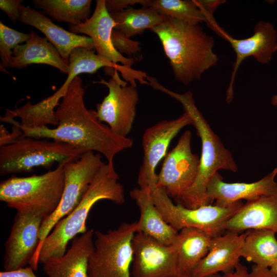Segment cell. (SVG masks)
<instances>
[{"label":"cell","mask_w":277,"mask_h":277,"mask_svg":"<svg viewBox=\"0 0 277 277\" xmlns=\"http://www.w3.org/2000/svg\"><path fill=\"white\" fill-rule=\"evenodd\" d=\"M64 165L39 175H12L0 183V201L19 212L39 214L44 219L57 208L64 186Z\"/></svg>","instance_id":"cell-5"},{"label":"cell","mask_w":277,"mask_h":277,"mask_svg":"<svg viewBox=\"0 0 277 277\" xmlns=\"http://www.w3.org/2000/svg\"><path fill=\"white\" fill-rule=\"evenodd\" d=\"M191 131H185L165 156L157 175L156 186L163 188L170 198L181 200L196 178L200 158L191 150Z\"/></svg>","instance_id":"cell-12"},{"label":"cell","mask_w":277,"mask_h":277,"mask_svg":"<svg viewBox=\"0 0 277 277\" xmlns=\"http://www.w3.org/2000/svg\"><path fill=\"white\" fill-rule=\"evenodd\" d=\"M43 32L48 40L57 49L64 62L69 64V56L72 51L78 47L94 48L89 37L80 35L67 31L54 24L44 13L31 7L22 5L18 20Z\"/></svg>","instance_id":"cell-19"},{"label":"cell","mask_w":277,"mask_h":277,"mask_svg":"<svg viewBox=\"0 0 277 277\" xmlns=\"http://www.w3.org/2000/svg\"><path fill=\"white\" fill-rule=\"evenodd\" d=\"M106 6L110 13L121 12L135 4H140L144 7H148L150 0H107Z\"/></svg>","instance_id":"cell-31"},{"label":"cell","mask_w":277,"mask_h":277,"mask_svg":"<svg viewBox=\"0 0 277 277\" xmlns=\"http://www.w3.org/2000/svg\"><path fill=\"white\" fill-rule=\"evenodd\" d=\"M30 34L24 33L13 29L0 22V57L1 68L9 67L13 49L18 45L25 43Z\"/></svg>","instance_id":"cell-29"},{"label":"cell","mask_w":277,"mask_h":277,"mask_svg":"<svg viewBox=\"0 0 277 277\" xmlns=\"http://www.w3.org/2000/svg\"><path fill=\"white\" fill-rule=\"evenodd\" d=\"M152 86L181 104L184 112L191 117L192 125L201 141L202 152L198 173L194 183L180 200L181 204L191 209L209 205L206 190L210 179L220 169L236 172L238 166L230 152L224 147L196 106L191 91L177 93L166 88L157 81L153 83Z\"/></svg>","instance_id":"cell-4"},{"label":"cell","mask_w":277,"mask_h":277,"mask_svg":"<svg viewBox=\"0 0 277 277\" xmlns=\"http://www.w3.org/2000/svg\"><path fill=\"white\" fill-rule=\"evenodd\" d=\"M22 0H1L0 8L14 24L19 20Z\"/></svg>","instance_id":"cell-33"},{"label":"cell","mask_w":277,"mask_h":277,"mask_svg":"<svg viewBox=\"0 0 277 277\" xmlns=\"http://www.w3.org/2000/svg\"><path fill=\"white\" fill-rule=\"evenodd\" d=\"M133 277H177V262L172 244L168 245L142 232L132 241Z\"/></svg>","instance_id":"cell-14"},{"label":"cell","mask_w":277,"mask_h":277,"mask_svg":"<svg viewBox=\"0 0 277 277\" xmlns=\"http://www.w3.org/2000/svg\"><path fill=\"white\" fill-rule=\"evenodd\" d=\"M150 30L159 38L176 81L187 85L217 64L214 38L200 24L167 17Z\"/></svg>","instance_id":"cell-2"},{"label":"cell","mask_w":277,"mask_h":277,"mask_svg":"<svg viewBox=\"0 0 277 277\" xmlns=\"http://www.w3.org/2000/svg\"><path fill=\"white\" fill-rule=\"evenodd\" d=\"M203 14L213 15L216 10L226 3L224 0H195Z\"/></svg>","instance_id":"cell-34"},{"label":"cell","mask_w":277,"mask_h":277,"mask_svg":"<svg viewBox=\"0 0 277 277\" xmlns=\"http://www.w3.org/2000/svg\"><path fill=\"white\" fill-rule=\"evenodd\" d=\"M249 277H277V274L270 268H261L253 265L249 271Z\"/></svg>","instance_id":"cell-36"},{"label":"cell","mask_w":277,"mask_h":277,"mask_svg":"<svg viewBox=\"0 0 277 277\" xmlns=\"http://www.w3.org/2000/svg\"><path fill=\"white\" fill-rule=\"evenodd\" d=\"M273 272L277 274V260L270 268Z\"/></svg>","instance_id":"cell-39"},{"label":"cell","mask_w":277,"mask_h":277,"mask_svg":"<svg viewBox=\"0 0 277 277\" xmlns=\"http://www.w3.org/2000/svg\"><path fill=\"white\" fill-rule=\"evenodd\" d=\"M8 123H12L13 125L12 132L10 133L3 125H1L0 146L11 144L24 136V133L19 127V123L15 121L13 119Z\"/></svg>","instance_id":"cell-32"},{"label":"cell","mask_w":277,"mask_h":277,"mask_svg":"<svg viewBox=\"0 0 277 277\" xmlns=\"http://www.w3.org/2000/svg\"><path fill=\"white\" fill-rule=\"evenodd\" d=\"M94 232L91 229L76 236L64 255L46 261L43 264L46 274L48 277H88V264L94 248Z\"/></svg>","instance_id":"cell-21"},{"label":"cell","mask_w":277,"mask_h":277,"mask_svg":"<svg viewBox=\"0 0 277 277\" xmlns=\"http://www.w3.org/2000/svg\"><path fill=\"white\" fill-rule=\"evenodd\" d=\"M206 24L219 36L228 42L235 53V60L226 91V102L230 103L233 97L234 81L240 65L248 57H253L261 64L270 63L277 51V32L272 24L262 21L255 24L251 36L238 39L220 27L214 16L208 18Z\"/></svg>","instance_id":"cell-10"},{"label":"cell","mask_w":277,"mask_h":277,"mask_svg":"<svg viewBox=\"0 0 277 277\" xmlns=\"http://www.w3.org/2000/svg\"><path fill=\"white\" fill-rule=\"evenodd\" d=\"M177 277H180V276H177ZM205 277H223V275H221L220 273H218V274H215L209 275V276H205Z\"/></svg>","instance_id":"cell-40"},{"label":"cell","mask_w":277,"mask_h":277,"mask_svg":"<svg viewBox=\"0 0 277 277\" xmlns=\"http://www.w3.org/2000/svg\"><path fill=\"white\" fill-rule=\"evenodd\" d=\"M246 235L228 231L212 238L209 251L193 271L190 277H205L232 272L240 262L241 250Z\"/></svg>","instance_id":"cell-18"},{"label":"cell","mask_w":277,"mask_h":277,"mask_svg":"<svg viewBox=\"0 0 277 277\" xmlns=\"http://www.w3.org/2000/svg\"><path fill=\"white\" fill-rule=\"evenodd\" d=\"M131 197L139 208L140 217L137 221L138 231L170 245L179 231L169 225L155 206L149 187H135L130 192Z\"/></svg>","instance_id":"cell-23"},{"label":"cell","mask_w":277,"mask_h":277,"mask_svg":"<svg viewBox=\"0 0 277 277\" xmlns=\"http://www.w3.org/2000/svg\"><path fill=\"white\" fill-rule=\"evenodd\" d=\"M114 168L105 163L91 182L79 204L67 216L55 224L37 249L29 265L36 270L39 264L58 258L67 251L69 242L87 230L86 222L89 212L97 202L107 200L122 205L125 201L123 186L118 181Z\"/></svg>","instance_id":"cell-3"},{"label":"cell","mask_w":277,"mask_h":277,"mask_svg":"<svg viewBox=\"0 0 277 277\" xmlns=\"http://www.w3.org/2000/svg\"><path fill=\"white\" fill-rule=\"evenodd\" d=\"M104 163L100 153L89 151L82 153L78 159L63 165L65 186L62 199L56 210L43 220L38 248L58 221L69 214L79 204Z\"/></svg>","instance_id":"cell-9"},{"label":"cell","mask_w":277,"mask_h":277,"mask_svg":"<svg viewBox=\"0 0 277 277\" xmlns=\"http://www.w3.org/2000/svg\"><path fill=\"white\" fill-rule=\"evenodd\" d=\"M137 221L123 222L107 232H94V248L88 261V277H131L132 241Z\"/></svg>","instance_id":"cell-7"},{"label":"cell","mask_w":277,"mask_h":277,"mask_svg":"<svg viewBox=\"0 0 277 277\" xmlns=\"http://www.w3.org/2000/svg\"><path fill=\"white\" fill-rule=\"evenodd\" d=\"M274 232L265 229L246 231L241 257L263 268L270 267L277 260V239Z\"/></svg>","instance_id":"cell-25"},{"label":"cell","mask_w":277,"mask_h":277,"mask_svg":"<svg viewBox=\"0 0 277 277\" xmlns=\"http://www.w3.org/2000/svg\"><path fill=\"white\" fill-rule=\"evenodd\" d=\"M212 236L200 229L187 227L179 231L172 243L177 257L178 275L190 277L207 254Z\"/></svg>","instance_id":"cell-22"},{"label":"cell","mask_w":277,"mask_h":277,"mask_svg":"<svg viewBox=\"0 0 277 277\" xmlns=\"http://www.w3.org/2000/svg\"><path fill=\"white\" fill-rule=\"evenodd\" d=\"M153 202L165 221L177 231L192 227L204 230L213 238L226 230L230 218L244 204L242 201L227 207L207 205L191 209L174 204L165 191L154 183L149 187Z\"/></svg>","instance_id":"cell-8"},{"label":"cell","mask_w":277,"mask_h":277,"mask_svg":"<svg viewBox=\"0 0 277 277\" xmlns=\"http://www.w3.org/2000/svg\"><path fill=\"white\" fill-rule=\"evenodd\" d=\"M110 14L115 23L114 29L130 37L142 34L145 29L150 30L167 17L150 7H144L138 9L129 7L121 12Z\"/></svg>","instance_id":"cell-26"},{"label":"cell","mask_w":277,"mask_h":277,"mask_svg":"<svg viewBox=\"0 0 277 277\" xmlns=\"http://www.w3.org/2000/svg\"><path fill=\"white\" fill-rule=\"evenodd\" d=\"M148 7L167 17L191 23L206 22L195 0H150Z\"/></svg>","instance_id":"cell-28"},{"label":"cell","mask_w":277,"mask_h":277,"mask_svg":"<svg viewBox=\"0 0 277 277\" xmlns=\"http://www.w3.org/2000/svg\"><path fill=\"white\" fill-rule=\"evenodd\" d=\"M44 219L39 214L17 211L5 245V271L15 270L29 264L40 243L39 232Z\"/></svg>","instance_id":"cell-15"},{"label":"cell","mask_w":277,"mask_h":277,"mask_svg":"<svg viewBox=\"0 0 277 277\" xmlns=\"http://www.w3.org/2000/svg\"><path fill=\"white\" fill-rule=\"evenodd\" d=\"M31 266L21 268L10 271H1L0 277H37Z\"/></svg>","instance_id":"cell-35"},{"label":"cell","mask_w":277,"mask_h":277,"mask_svg":"<svg viewBox=\"0 0 277 277\" xmlns=\"http://www.w3.org/2000/svg\"><path fill=\"white\" fill-rule=\"evenodd\" d=\"M189 125H192V119L184 112L175 119L160 121L145 130L142 139L144 156L137 177L139 187H149L156 183L157 164L167 154L172 139Z\"/></svg>","instance_id":"cell-13"},{"label":"cell","mask_w":277,"mask_h":277,"mask_svg":"<svg viewBox=\"0 0 277 277\" xmlns=\"http://www.w3.org/2000/svg\"><path fill=\"white\" fill-rule=\"evenodd\" d=\"M251 229L277 233V192L247 202L226 225V230L237 233Z\"/></svg>","instance_id":"cell-20"},{"label":"cell","mask_w":277,"mask_h":277,"mask_svg":"<svg viewBox=\"0 0 277 277\" xmlns=\"http://www.w3.org/2000/svg\"><path fill=\"white\" fill-rule=\"evenodd\" d=\"M84 152L62 142L23 136L13 143L0 146L2 176L30 172L36 167L51 168L76 160Z\"/></svg>","instance_id":"cell-6"},{"label":"cell","mask_w":277,"mask_h":277,"mask_svg":"<svg viewBox=\"0 0 277 277\" xmlns=\"http://www.w3.org/2000/svg\"><path fill=\"white\" fill-rule=\"evenodd\" d=\"M277 166L269 174L252 183H227L217 172L209 181L206 196L209 205L227 207L245 200L252 201L262 196L277 192Z\"/></svg>","instance_id":"cell-17"},{"label":"cell","mask_w":277,"mask_h":277,"mask_svg":"<svg viewBox=\"0 0 277 277\" xmlns=\"http://www.w3.org/2000/svg\"><path fill=\"white\" fill-rule=\"evenodd\" d=\"M29 34V38L24 44L13 49L9 67L21 69L33 64H46L68 74L69 65L48 39L39 36L33 30Z\"/></svg>","instance_id":"cell-24"},{"label":"cell","mask_w":277,"mask_h":277,"mask_svg":"<svg viewBox=\"0 0 277 277\" xmlns=\"http://www.w3.org/2000/svg\"><path fill=\"white\" fill-rule=\"evenodd\" d=\"M276 90H277V80L276 82ZM271 103L272 106L277 107V92L274 94L271 100Z\"/></svg>","instance_id":"cell-38"},{"label":"cell","mask_w":277,"mask_h":277,"mask_svg":"<svg viewBox=\"0 0 277 277\" xmlns=\"http://www.w3.org/2000/svg\"><path fill=\"white\" fill-rule=\"evenodd\" d=\"M112 76L108 81L101 79L96 82L106 85L108 94L101 103L96 105L98 120L105 122L115 134L127 137L130 132L136 115V106L139 96L135 85L121 79L116 69L108 68Z\"/></svg>","instance_id":"cell-11"},{"label":"cell","mask_w":277,"mask_h":277,"mask_svg":"<svg viewBox=\"0 0 277 277\" xmlns=\"http://www.w3.org/2000/svg\"><path fill=\"white\" fill-rule=\"evenodd\" d=\"M115 23L107 9L105 0L96 1L93 14L85 22L79 25H69L70 32L84 34L93 41L96 54L116 65L120 63L126 68L132 70L133 58L123 56L114 47L111 34Z\"/></svg>","instance_id":"cell-16"},{"label":"cell","mask_w":277,"mask_h":277,"mask_svg":"<svg viewBox=\"0 0 277 277\" xmlns=\"http://www.w3.org/2000/svg\"><path fill=\"white\" fill-rule=\"evenodd\" d=\"M82 84L77 76L69 85L55 110L58 122L55 128L43 126L21 129L24 136L62 142L84 152L97 151L106 157L110 168H114L115 155L132 147L133 141L114 133L98 120L95 110L86 108Z\"/></svg>","instance_id":"cell-1"},{"label":"cell","mask_w":277,"mask_h":277,"mask_svg":"<svg viewBox=\"0 0 277 277\" xmlns=\"http://www.w3.org/2000/svg\"><path fill=\"white\" fill-rule=\"evenodd\" d=\"M111 39L114 48L118 52L122 54H126L129 58H133L134 56L138 60V55L141 52L140 43L138 41L131 39L124 32L115 29L112 31Z\"/></svg>","instance_id":"cell-30"},{"label":"cell","mask_w":277,"mask_h":277,"mask_svg":"<svg viewBox=\"0 0 277 277\" xmlns=\"http://www.w3.org/2000/svg\"><path fill=\"white\" fill-rule=\"evenodd\" d=\"M222 275L223 277H249V271L246 266L240 262L232 272Z\"/></svg>","instance_id":"cell-37"},{"label":"cell","mask_w":277,"mask_h":277,"mask_svg":"<svg viewBox=\"0 0 277 277\" xmlns=\"http://www.w3.org/2000/svg\"><path fill=\"white\" fill-rule=\"evenodd\" d=\"M34 7L44 10L53 19L79 25L90 16L91 0H33Z\"/></svg>","instance_id":"cell-27"}]
</instances>
